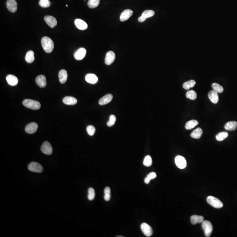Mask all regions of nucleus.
Instances as JSON below:
<instances>
[{
    "mask_svg": "<svg viewBox=\"0 0 237 237\" xmlns=\"http://www.w3.org/2000/svg\"><path fill=\"white\" fill-rule=\"evenodd\" d=\"M42 46L46 53H51L54 48V43L50 38L47 37H44L42 38Z\"/></svg>",
    "mask_w": 237,
    "mask_h": 237,
    "instance_id": "nucleus-1",
    "label": "nucleus"
},
{
    "mask_svg": "<svg viewBox=\"0 0 237 237\" xmlns=\"http://www.w3.org/2000/svg\"><path fill=\"white\" fill-rule=\"evenodd\" d=\"M22 104L23 106L26 107L30 108L31 110H38L41 107V104L39 102L29 99L23 100Z\"/></svg>",
    "mask_w": 237,
    "mask_h": 237,
    "instance_id": "nucleus-2",
    "label": "nucleus"
},
{
    "mask_svg": "<svg viewBox=\"0 0 237 237\" xmlns=\"http://www.w3.org/2000/svg\"><path fill=\"white\" fill-rule=\"evenodd\" d=\"M206 200L207 202L214 208L220 209L223 206L222 202L215 197L209 196L207 198Z\"/></svg>",
    "mask_w": 237,
    "mask_h": 237,
    "instance_id": "nucleus-3",
    "label": "nucleus"
},
{
    "mask_svg": "<svg viewBox=\"0 0 237 237\" xmlns=\"http://www.w3.org/2000/svg\"><path fill=\"white\" fill-rule=\"evenodd\" d=\"M202 227L205 236L207 237H210L213 230L212 223L209 221H204L202 223Z\"/></svg>",
    "mask_w": 237,
    "mask_h": 237,
    "instance_id": "nucleus-4",
    "label": "nucleus"
},
{
    "mask_svg": "<svg viewBox=\"0 0 237 237\" xmlns=\"http://www.w3.org/2000/svg\"><path fill=\"white\" fill-rule=\"evenodd\" d=\"M28 169L30 171L35 173H41L43 171V167L40 164L36 162H32L28 165Z\"/></svg>",
    "mask_w": 237,
    "mask_h": 237,
    "instance_id": "nucleus-5",
    "label": "nucleus"
},
{
    "mask_svg": "<svg viewBox=\"0 0 237 237\" xmlns=\"http://www.w3.org/2000/svg\"><path fill=\"white\" fill-rule=\"evenodd\" d=\"M41 150L43 153L46 155H50L53 153V147L49 141H45L43 143Z\"/></svg>",
    "mask_w": 237,
    "mask_h": 237,
    "instance_id": "nucleus-6",
    "label": "nucleus"
},
{
    "mask_svg": "<svg viewBox=\"0 0 237 237\" xmlns=\"http://www.w3.org/2000/svg\"><path fill=\"white\" fill-rule=\"evenodd\" d=\"M175 163L177 166L181 169H183L187 166V162L186 160L182 156H178L175 159Z\"/></svg>",
    "mask_w": 237,
    "mask_h": 237,
    "instance_id": "nucleus-7",
    "label": "nucleus"
},
{
    "mask_svg": "<svg viewBox=\"0 0 237 237\" xmlns=\"http://www.w3.org/2000/svg\"><path fill=\"white\" fill-rule=\"evenodd\" d=\"M140 228L142 232L145 236L147 237H150L152 235L153 230L151 226L147 224L144 223L141 224Z\"/></svg>",
    "mask_w": 237,
    "mask_h": 237,
    "instance_id": "nucleus-8",
    "label": "nucleus"
},
{
    "mask_svg": "<svg viewBox=\"0 0 237 237\" xmlns=\"http://www.w3.org/2000/svg\"><path fill=\"white\" fill-rule=\"evenodd\" d=\"M115 54L112 51H109L106 54L105 62L106 65H110L115 59Z\"/></svg>",
    "mask_w": 237,
    "mask_h": 237,
    "instance_id": "nucleus-9",
    "label": "nucleus"
},
{
    "mask_svg": "<svg viewBox=\"0 0 237 237\" xmlns=\"http://www.w3.org/2000/svg\"><path fill=\"white\" fill-rule=\"evenodd\" d=\"M6 6L8 10L12 12H15L17 10V3L16 0H8Z\"/></svg>",
    "mask_w": 237,
    "mask_h": 237,
    "instance_id": "nucleus-10",
    "label": "nucleus"
},
{
    "mask_svg": "<svg viewBox=\"0 0 237 237\" xmlns=\"http://www.w3.org/2000/svg\"><path fill=\"white\" fill-rule=\"evenodd\" d=\"M38 124L37 123L32 122L28 124L25 127V131L29 134H34L38 129Z\"/></svg>",
    "mask_w": 237,
    "mask_h": 237,
    "instance_id": "nucleus-11",
    "label": "nucleus"
},
{
    "mask_svg": "<svg viewBox=\"0 0 237 237\" xmlns=\"http://www.w3.org/2000/svg\"><path fill=\"white\" fill-rule=\"evenodd\" d=\"M45 22L51 28H53L57 24V21L55 18L53 16H46L45 17Z\"/></svg>",
    "mask_w": 237,
    "mask_h": 237,
    "instance_id": "nucleus-12",
    "label": "nucleus"
},
{
    "mask_svg": "<svg viewBox=\"0 0 237 237\" xmlns=\"http://www.w3.org/2000/svg\"><path fill=\"white\" fill-rule=\"evenodd\" d=\"M35 81H36V84L39 87L44 88L46 86V78L44 75H41L37 76L36 77Z\"/></svg>",
    "mask_w": 237,
    "mask_h": 237,
    "instance_id": "nucleus-13",
    "label": "nucleus"
},
{
    "mask_svg": "<svg viewBox=\"0 0 237 237\" xmlns=\"http://www.w3.org/2000/svg\"><path fill=\"white\" fill-rule=\"evenodd\" d=\"M133 14V11L131 9H126L122 12L120 16V20L124 22L127 20Z\"/></svg>",
    "mask_w": 237,
    "mask_h": 237,
    "instance_id": "nucleus-14",
    "label": "nucleus"
},
{
    "mask_svg": "<svg viewBox=\"0 0 237 237\" xmlns=\"http://www.w3.org/2000/svg\"><path fill=\"white\" fill-rule=\"evenodd\" d=\"M86 50L82 47L79 49L74 54V57L77 60H82L86 54Z\"/></svg>",
    "mask_w": 237,
    "mask_h": 237,
    "instance_id": "nucleus-15",
    "label": "nucleus"
},
{
    "mask_svg": "<svg viewBox=\"0 0 237 237\" xmlns=\"http://www.w3.org/2000/svg\"><path fill=\"white\" fill-rule=\"evenodd\" d=\"M208 97L213 103L217 104L219 102V96L217 92L215 90L210 91L208 94Z\"/></svg>",
    "mask_w": 237,
    "mask_h": 237,
    "instance_id": "nucleus-16",
    "label": "nucleus"
},
{
    "mask_svg": "<svg viewBox=\"0 0 237 237\" xmlns=\"http://www.w3.org/2000/svg\"><path fill=\"white\" fill-rule=\"evenodd\" d=\"M112 98H113V96L111 94H107L100 99L99 101V104L101 106L106 105L111 102Z\"/></svg>",
    "mask_w": 237,
    "mask_h": 237,
    "instance_id": "nucleus-17",
    "label": "nucleus"
},
{
    "mask_svg": "<svg viewBox=\"0 0 237 237\" xmlns=\"http://www.w3.org/2000/svg\"><path fill=\"white\" fill-rule=\"evenodd\" d=\"M75 24L77 28L80 30H85L88 27L87 23L81 19H77L75 21Z\"/></svg>",
    "mask_w": 237,
    "mask_h": 237,
    "instance_id": "nucleus-18",
    "label": "nucleus"
},
{
    "mask_svg": "<svg viewBox=\"0 0 237 237\" xmlns=\"http://www.w3.org/2000/svg\"><path fill=\"white\" fill-rule=\"evenodd\" d=\"M6 80L9 85L15 86L18 83V79L13 75H9L6 77Z\"/></svg>",
    "mask_w": 237,
    "mask_h": 237,
    "instance_id": "nucleus-19",
    "label": "nucleus"
},
{
    "mask_svg": "<svg viewBox=\"0 0 237 237\" xmlns=\"http://www.w3.org/2000/svg\"><path fill=\"white\" fill-rule=\"evenodd\" d=\"M58 77L59 81L61 83H65L68 77V74L66 70H61L58 74Z\"/></svg>",
    "mask_w": 237,
    "mask_h": 237,
    "instance_id": "nucleus-20",
    "label": "nucleus"
},
{
    "mask_svg": "<svg viewBox=\"0 0 237 237\" xmlns=\"http://www.w3.org/2000/svg\"><path fill=\"white\" fill-rule=\"evenodd\" d=\"M85 80L88 83L95 84L98 81V78L94 74H88L86 75Z\"/></svg>",
    "mask_w": 237,
    "mask_h": 237,
    "instance_id": "nucleus-21",
    "label": "nucleus"
},
{
    "mask_svg": "<svg viewBox=\"0 0 237 237\" xmlns=\"http://www.w3.org/2000/svg\"><path fill=\"white\" fill-rule=\"evenodd\" d=\"M204 220V218L203 216L198 215H193L191 217V223L193 225H196L197 224H201L203 222Z\"/></svg>",
    "mask_w": 237,
    "mask_h": 237,
    "instance_id": "nucleus-22",
    "label": "nucleus"
},
{
    "mask_svg": "<svg viewBox=\"0 0 237 237\" xmlns=\"http://www.w3.org/2000/svg\"><path fill=\"white\" fill-rule=\"evenodd\" d=\"M62 101L66 105H70V106L75 105L77 102V99L74 97H70V96L65 97L63 99Z\"/></svg>",
    "mask_w": 237,
    "mask_h": 237,
    "instance_id": "nucleus-23",
    "label": "nucleus"
},
{
    "mask_svg": "<svg viewBox=\"0 0 237 237\" xmlns=\"http://www.w3.org/2000/svg\"><path fill=\"white\" fill-rule=\"evenodd\" d=\"M225 129L227 131H233L237 128V122L236 121H230L226 123Z\"/></svg>",
    "mask_w": 237,
    "mask_h": 237,
    "instance_id": "nucleus-24",
    "label": "nucleus"
},
{
    "mask_svg": "<svg viewBox=\"0 0 237 237\" xmlns=\"http://www.w3.org/2000/svg\"><path fill=\"white\" fill-rule=\"evenodd\" d=\"M34 53L33 51H29L26 55L25 60L28 63H31L34 61Z\"/></svg>",
    "mask_w": 237,
    "mask_h": 237,
    "instance_id": "nucleus-25",
    "label": "nucleus"
},
{
    "mask_svg": "<svg viewBox=\"0 0 237 237\" xmlns=\"http://www.w3.org/2000/svg\"><path fill=\"white\" fill-rule=\"evenodd\" d=\"M202 133L203 131L201 128H197L192 133L191 136L194 139H200L202 135Z\"/></svg>",
    "mask_w": 237,
    "mask_h": 237,
    "instance_id": "nucleus-26",
    "label": "nucleus"
},
{
    "mask_svg": "<svg viewBox=\"0 0 237 237\" xmlns=\"http://www.w3.org/2000/svg\"><path fill=\"white\" fill-rule=\"evenodd\" d=\"M198 122L196 120H191L188 121L186 124L185 127L187 130H191L195 127L197 125H198Z\"/></svg>",
    "mask_w": 237,
    "mask_h": 237,
    "instance_id": "nucleus-27",
    "label": "nucleus"
},
{
    "mask_svg": "<svg viewBox=\"0 0 237 237\" xmlns=\"http://www.w3.org/2000/svg\"><path fill=\"white\" fill-rule=\"evenodd\" d=\"M228 136V134L227 132H221L216 135V139L218 141H221L226 139Z\"/></svg>",
    "mask_w": 237,
    "mask_h": 237,
    "instance_id": "nucleus-28",
    "label": "nucleus"
},
{
    "mask_svg": "<svg viewBox=\"0 0 237 237\" xmlns=\"http://www.w3.org/2000/svg\"><path fill=\"white\" fill-rule=\"evenodd\" d=\"M196 84V82L195 80H190L188 81L185 82L183 84V87L184 89L186 90H189L190 88L193 87Z\"/></svg>",
    "mask_w": 237,
    "mask_h": 237,
    "instance_id": "nucleus-29",
    "label": "nucleus"
},
{
    "mask_svg": "<svg viewBox=\"0 0 237 237\" xmlns=\"http://www.w3.org/2000/svg\"><path fill=\"white\" fill-rule=\"evenodd\" d=\"M100 1V0H89L87 2V5L91 9H95L98 6Z\"/></svg>",
    "mask_w": 237,
    "mask_h": 237,
    "instance_id": "nucleus-30",
    "label": "nucleus"
},
{
    "mask_svg": "<svg viewBox=\"0 0 237 237\" xmlns=\"http://www.w3.org/2000/svg\"><path fill=\"white\" fill-rule=\"evenodd\" d=\"M157 177L156 173L155 172H151L147 176L145 179H144V183L146 184H148L150 183V181L152 179H155Z\"/></svg>",
    "mask_w": 237,
    "mask_h": 237,
    "instance_id": "nucleus-31",
    "label": "nucleus"
},
{
    "mask_svg": "<svg viewBox=\"0 0 237 237\" xmlns=\"http://www.w3.org/2000/svg\"><path fill=\"white\" fill-rule=\"evenodd\" d=\"M186 96L188 98L192 100H195L197 98V94L193 90H191L187 92Z\"/></svg>",
    "mask_w": 237,
    "mask_h": 237,
    "instance_id": "nucleus-32",
    "label": "nucleus"
},
{
    "mask_svg": "<svg viewBox=\"0 0 237 237\" xmlns=\"http://www.w3.org/2000/svg\"><path fill=\"white\" fill-rule=\"evenodd\" d=\"M155 15V12L153 10H146L142 13V16L145 19L152 17Z\"/></svg>",
    "mask_w": 237,
    "mask_h": 237,
    "instance_id": "nucleus-33",
    "label": "nucleus"
},
{
    "mask_svg": "<svg viewBox=\"0 0 237 237\" xmlns=\"http://www.w3.org/2000/svg\"><path fill=\"white\" fill-rule=\"evenodd\" d=\"M212 88L218 93H221L224 91V88L220 84L217 83H213L212 85Z\"/></svg>",
    "mask_w": 237,
    "mask_h": 237,
    "instance_id": "nucleus-34",
    "label": "nucleus"
},
{
    "mask_svg": "<svg viewBox=\"0 0 237 237\" xmlns=\"http://www.w3.org/2000/svg\"><path fill=\"white\" fill-rule=\"evenodd\" d=\"M104 199L106 201H109L111 198V190L109 187H107L104 190Z\"/></svg>",
    "mask_w": 237,
    "mask_h": 237,
    "instance_id": "nucleus-35",
    "label": "nucleus"
},
{
    "mask_svg": "<svg viewBox=\"0 0 237 237\" xmlns=\"http://www.w3.org/2000/svg\"><path fill=\"white\" fill-rule=\"evenodd\" d=\"M39 4L42 8H49L50 6L51 2L49 0H40Z\"/></svg>",
    "mask_w": 237,
    "mask_h": 237,
    "instance_id": "nucleus-36",
    "label": "nucleus"
},
{
    "mask_svg": "<svg viewBox=\"0 0 237 237\" xmlns=\"http://www.w3.org/2000/svg\"><path fill=\"white\" fill-rule=\"evenodd\" d=\"M152 159L151 156H146L144 160V165L146 167H149L152 165Z\"/></svg>",
    "mask_w": 237,
    "mask_h": 237,
    "instance_id": "nucleus-37",
    "label": "nucleus"
},
{
    "mask_svg": "<svg viewBox=\"0 0 237 237\" xmlns=\"http://www.w3.org/2000/svg\"><path fill=\"white\" fill-rule=\"evenodd\" d=\"M116 117L115 116L112 115L110 116V119L108 122L107 123V125L108 127H111L114 125L116 122Z\"/></svg>",
    "mask_w": 237,
    "mask_h": 237,
    "instance_id": "nucleus-38",
    "label": "nucleus"
},
{
    "mask_svg": "<svg viewBox=\"0 0 237 237\" xmlns=\"http://www.w3.org/2000/svg\"><path fill=\"white\" fill-rule=\"evenodd\" d=\"M95 194L94 189L90 188L88 190V198L90 201H92L95 198Z\"/></svg>",
    "mask_w": 237,
    "mask_h": 237,
    "instance_id": "nucleus-39",
    "label": "nucleus"
},
{
    "mask_svg": "<svg viewBox=\"0 0 237 237\" xmlns=\"http://www.w3.org/2000/svg\"><path fill=\"white\" fill-rule=\"evenodd\" d=\"M87 131L89 135L91 136L94 135L96 131L95 128L92 125H89L87 127Z\"/></svg>",
    "mask_w": 237,
    "mask_h": 237,
    "instance_id": "nucleus-40",
    "label": "nucleus"
},
{
    "mask_svg": "<svg viewBox=\"0 0 237 237\" xmlns=\"http://www.w3.org/2000/svg\"><path fill=\"white\" fill-rule=\"evenodd\" d=\"M66 7H68V5H66Z\"/></svg>",
    "mask_w": 237,
    "mask_h": 237,
    "instance_id": "nucleus-41",
    "label": "nucleus"
}]
</instances>
